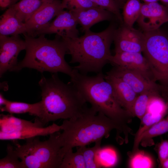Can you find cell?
Segmentation results:
<instances>
[{"label": "cell", "instance_id": "obj_21", "mask_svg": "<svg viewBox=\"0 0 168 168\" xmlns=\"http://www.w3.org/2000/svg\"><path fill=\"white\" fill-rule=\"evenodd\" d=\"M2 112H7L11 114L28 113L38 118L40 120L42 114V105L41 101L33 104L11 101L7 100L3 106L0 107Z\"/></svg>", "mask_w": 168, "mask_h": 168}, {"label": "cell", "instance_id": "obj_23", "mask_svg": "<svg viewBox=\"0 0 168 168\" xmlns=\"http://www.w3.org/2000/svg\"><path fill=\"white\" fill-rule=\"evenodd\" d=\"M142 5L139 0H126L122 15L124 24L129 26H133L138 18Z\"/></svg>", "mask_w": 168, "mask_h": 168}, {"label": "cell", "instance_id": "obj_40", "mask_svg": "<svg viewBox=\"0 0 168 168\" xmlns=\"http://www.w3.org/2000/svg\"><path fill=\"white\" fill-rule=\"evenodd\" d=\"M126 0H117V1L118 2L120 3H124Z\"/></svg>", "mask_w": 168, "mask_h": 168}, {"label": "cell", "instance_id": "obj_32", "mask_svg": "<svg viewBox=\"0 0 168 168\" xmlns=\"http://www.w3.org/2000/svg\"><path fill=\"white\" fill-rule=\"evenodd\" d=\"M62 4L64 9L70 11L98 7L90 0H62Z\"/></svg>", "mask_w": 168, "mask_h": 168}, {"label": "cell", "instance_id": "obj_10", "mask_svg": "<svg viewBox=\"0 0 168 168\" xmlns=\"http://www.w3.org/2000/svg\"><path fill=\"white\" fill-rule=\"evenodd\" d=\"M107 74L128 83L138 95L146 91L158 90L162 86L157 84L153 80L139 71L123 67L114 66Z\"/></svg>", "mask_w": 168, "mask_h": 168}, {"label": "cell", "instance_id": "obj_16", "mask_svg": "<svg viewBox=\"0 0 168 168\" xmlns=\"http://www.w3.org/2000/svg\"><path fill=\"white\" fill-rule=\"evenodd\" d=\"M70 12L84 32L90 30L92 26L97 23L111 20L114 16L115 17L111 12L99 7Z\"/></svg>", "mask_w": 168, "mask_h": 168}, {"label": "cell", "instance_id": "obj_30", "mask_svg": "<svg viewBox=\"0 0 168 168\" xmlns=\"http://www.w3.org/2000/svg\"><path fill=\"white\" fill-rule=\"evenodd\" d=\"M132 168H150L154 166L152 158L142 151H137L131 157L129 163Z\"/></svg>", "mask_w": 168, "mask_h": 168}, {"label": "cell", "instance_id": "obj_19", "mask_svg": "<svg viewBox=\"0 0 168 168\" xmlns=\"http://www.w3.org/2000/svg\"><path fill=\"white\" fill-rule=\"evenodd\" d=\"M53 0H20L10 7L13 8L17 18L24 23L37 12Z\"/></svg>", "mask_w": 168, "mask_h": 168}, {"label": "cell", "instance_id": "obj_4", "mask_svg": "<svg viewBox=\"0 0 168 168\" xmlns=\"http://www.w3.org/2000/svg\"><path fill=\"white\" fill-rule=\"evenodd\" d=\"M26 48L24 58L18 62L11 71H18L23 68L35 69L40 72H62L70 77L73 68L66 62L65 56L67 54L66 45L60 36L49 40L45 35L37 38L23 34Z\"/></svg>", "mask_w": 168, "mask_h": 168}, {"label": "cell", "instance_id": "obj_33", "mask_svg": "<svg viewBox=\"0 0 168 168\" xmlns=\"http://www.w3.org/2000/svg\"><path fill=\"white\" fill-rule=\"evenodd\" d=\"M158 158L160 165L168 158V141L164 140L160 144L158 150Z\"/></svg>", "mask_w": 168, "mask_h": 168}, {"label": "cell", "instance_id": "obj_38", "mask_svg": "<svg viewBox=\"0 0 168 168\" xmlns=\"http://www.w3.org/2000/svg\"><path fill=\"white\" fill-rule=\"evenodd\" d=\"M20 0H11V5L10 6L16 3Z\"/></svg>", "mask_w": 168, "mask_h": 168}, {"label": "cell", "instance_id": "obj_35", "mask_svg": "<svg viewBox=\"0 0 168 168\" xmlns=\"http://www.w3.org/2000/svg\"><path fill=\"white\" fill-rule=\"evenodd\" d=\"M7 100L4 98L2 94L1 93L0 94V107L5 105Z\"/></svg>", "mask_w": 168, "mask_h": 168}, {"label": "cell", "instance_id": "obj_15", "mask_svg": "<svg viewBox=\"0 0 168 168\" xmlns=\"http://www.w3.org/2000/svg\"><path fill=\"white\" fill-rule=\"evenodd\" d=\"M105 77L111 85L120 105L130 115L133 116V106L138 95L129 85L119 78L107 74Z\"/></svg>", "mask_w": 168, "mask_h": 168}, {"label": "cell", "instance_id": "obj_39", "mask_svg": "<svg viewBox=\"0 0 168 168\" xmlns=\"http://www.w3.org/2000/svg\"><path fill=\"white\" fill-rule=\"evenodd\" d=\"M163 3L168 7V0H160Z\"/></svg>", "mask_w": 168, "mask_h": 168}, {"label": "cell", "instance_id": "obj_41", "mask_svg": "<svg viewBox=\"0 0 168 168\" xmlns=\"http://www.w3.org/2000/svg\"><path fill=\"white\" fill-rule=\"evenodd\" d=\"M167 117L168 118V116H167Z\"/></svg>", "mask_w": 168, "mask_h": 168}, {"label": "cell", "instance_id": "obj_2", "mask_svg": "<svg viewBox=\"0 0 168 168\" xmlns=\"http://www.w3.org/2000/svg\"><path fill=\"white\" fill-rule=\"evenodd\" d=\"M116 26L110 24L104 30L96 33L90 30L75 38H63L67 54L71 56L70 63H78L73 68L80 73L101 72L112 55L110 47L114 40Z\"/></svg>", "mask_w": 168, "mask_h": 168}, {"label": "cell", "instance_id": "obj_7", "mask_svg": "<svg viewBox=\"0 0 168 168\" xmlns=\"http://www.w3.org/2000/svg\"><path fill=\"white\" fill-rule=\"evenodd\" d=\"M144 33L142 52L148 62L153 79L168 86V36L159 29Z\"/></svg>", "mask_w": 168, "mask_h": 168}, {"label": "cell", "instance_id": "obj_34", "mask_svg": "<svg viewBox=\"0 0 168 168\" xmlns=\"http://www.w3.org/2000/svg\"><path fill=\"white\" fill-rule=\"evenodd\" d=\"M10 5L11 0H0V6L2 8L9 7Z\"/></svg>", "mask_w": 168, "mask_h": 168}, {"label": "cell", "instance_id": "obj_11", "mask_svg": "<svg viewBox=\"0 0 168 168\" xmlns=\"http://www.w3.org/2000/svg\"><path fill=\"white\" fill-rule=\"evenodd\" d=\"M137 21L144 32L159 29L168 22V7L157 2L142 3Z\"/></svg>", "mask_w": 168, "mask_h": 168}, {"label": "cell", "instance_id": "obj_3", "mask_svg": "<svg viewBox=\"0 0 168 168\" xmlns=\"http://www.w3.org/2000/svg\"><path fill=\"white\" fill-rule=\"evenodd\" d=\"M73 68L71 83L91 105V107L113 120L126 132V123L130 115L119 103L111 85L105 79L102 72L89 76Z\"/></svg>", "mask_w": 168, "mask_h": 168}, {"label": "cell", "instance_id": "obj_36", "mask_svg": "<svg viewBox=\"0 0 168 168\" xmlns=\"http://www.w3.org/2000/svg\"><path fill=\"white\" fill-rule=\"evenodd\" d=\"M162 168H168V158L165 160L161 164Z\"/></svg>", "mask_w": 168, "mask_h": 168}, {"label": "cell", "instance_id": "obj_1", "mask_svg": "<svg viewBox=\"0 0 168 168\" xmlns=\"http://www.w3.org/2000/svg\"><path fill=\"white\" fill-rule=\"evenodd\" d=\"M41 92L42 114L40 120L45 125L59 119H75L89 110L87 102L72 84H66L58 73L47 78L42 76L39 82Z\"/></svg>", "mask_w": 168, "mask_h": 168}, {"label": "cell", "instance_id": "obj_31", "mask_svg": "<svg viewBox=\"0 0 168 168\" xmlns=\"http://www.w3.org/2000/svg\"><path fill=\"white\" fill-rule=\"evenodd\" d=\"M97 6L113 13L122 24L123 23L122 15L120 13V6L116 0H90Z\"/></svg>", "mask_w": 168, "mask_h": 168}, {"label": "cell", "instance_id": "obj_12", "mask_svg": "<svg viewBox=\"0 0 168 168\" xmlns=\"http://www.w3.org/2000/svg\"><path fill=\"white\" fill-rule=\"evenodd\" d=\"M62 2V0H54L37 12L24 23L23 34L35 37L37 32L46 27L64 10Z\"/></svg>", "mask_w": 168, "mask_h": 168}, {"label": "cell", "instance_id": "obj_14", "mask_svg": "<svg viewBox=\"0 0 168 168\" xmlns=\"http://www.w3.org/2000/svg\"><path fill=\"white\" fill-rule=\"evenodd\" d=\"M109 63L114 66L123 67L139 71L154 80L148 62L141 53H115L114 55L111 56Z\"/></svg>", "mask_w": 168, "mask_h": 168}, {"label": "cell", "instance_id": "obj_37", "mask_svg": "<svg viewBox=\"0 0 168 168\" xmlns=\"http://www.w3.org/2000/svg\"><path fill=\"white\" fill-rule=\"evenodd\" d=\"M145 3H149L157 2L159 0H143Z\"/></svg>", "mask_w": 168, "mask_h": 168}, {"label": "cell", "instance_id": "obj_26", "mask_svg": "<svg viewBox=\"0 0 168 168\" xmlns=\"http://www.w3.org/2000/svg\"><path fill=\"white\" fill-rule=\"evenodd\" d=\"M59 168H86L80 147H77L75 152L71 149L66 153Z\"/></svg>", "mask_w": 168, "mask_h": 168}, {"label": "cell", "instance_id": "obj_29", "mask_svg": "<svg viewBox=\"0 0 168 168\" xmlns=\"http://www.w3.org/2000/svg\"><path fill=\"white\" fill-rule=\"evenodd\" d=\"M97 157L101 167H113L116 165L118 160L116 152L110 147L101 148L98 153Z\"/></svg>", "mask_w": 168, "mask_h": 168}, {"label": "cell", "instance_id": "obj_20", "mask_svg": "<svg viewBox=\"0 0 168 168\" xmlns=\"http://www.w3.org/2000/svg\"><path fill=\"white\" fill-rule=\"evenodd\" d=\"M24 23L16 17L10 7L0 16V35L8 36L23 34Z\"/></svg>", "mask_w": 168, "mask_h": 168}, {"label": "cell", "instance_id": "obj_28", "mask_svg": "<svg viewBox=\"0 0 168 168\" xmlns=\"http://www.w3.org/2000/svg\"><path fill=\"white\" fill-rule=\"evenodd\" d=\"M6 152V156L0 160V168H24L22 162L19 160L14 147L8 144Z\"/></svg>", "mask_w": 168, "mask_h": 168}, {"label": "cell", "instance_id": "obj_8", "mask_svg": "<svg viewBox=\"0 0 168 168\" xmlns=\"http://www.w3.org/2000/svg\"><path fill=\"white\" fill-rule=\"evenodd\" d=\"M26 42L19 35L11 36L0 35V77L11 71L18 63L20 53L25 50Z\"/></svg>", "mask_w": 168, "mask_h": 168}, {"label": "cell", "instance_id": "obj_22", "mask_svg": "<svg viewBox=\"0 0 168 168\" xmlns=\"http://www.w3.org/2000/svg\"><path fill=\"white\" fill-rule=\"evenodd\" d=\"M164 87L162 85L158 90L146 91L138 95L133 106V116L141 119L147 112V105L151 98L160 93Z\"/></svg>", "mask_w": 168, "mask_h": 168}, {"label": "cell", "instance_id": "obj_6", "mask_svg": "<svg viewBox=\"0 0 168 168\" xmlns=\"http://www.w3.org/2000/svg\"><path fill=\"white\" fill-rule=\"evenodd\" d=\"M59 132L51 134L45 141L37 136L26 139L23 145L15 142V151L24 168H59L63 156Z\"/></svg>", "mask_w": 168, "mask_h": 168}, {"label": "cell", "instance_id": "obj_27", "mask_svg": "<svg viewBox=\"0 0 168 168\" xmlns=\"http://www.w3.org/2000/svg\"><path fill=\"white\" fill-rule=\"evenodd\" d=\"M102 139L95 142L92 147L86 146L80 147L81 148L85 163L86 168H98L101 167L97 159V154L101 148Z\"/></svg>", "mask_w": 168, "mask_h": 168}, {"label": "cell", "instance_id": "obj_18", "mask_svg": "<svg viewBox=\"0 0 168 168\" xmlns=\"http://www.w3.org/2000/svg\"><path fill=\"white\" fill-rule=\"evenodd\" d=\"M44 125L36 117L35 122L16 118L11 114H1L0 131L11 133L33 127H44Z\"/></svg>", "mask_w": 168, "mask_h": 168}, {"label": "cell", "instance_id": "obj_5", "mask_svg": "<svg viewBox=\"0 0 168 168\" xmlns=\"http://www.w3.org/2000/svg\"><path fill=\"white\" fill-rule=\"evenodd\" d=\"M61 126L63 132H59V138L63 156L73 147L86 146L108 137L113 129H116L119 132L123 131L115 122L91 107L80 117L64 119Z\"/></svg>", "mask_w": 168, "mask_h": 168}, {"label": "cell", "instance_id": "obj_17", "mask_svg": "<svg viewBox=\"0 0 168 168\" xmlns=\"http://www.w3.org/2000/svg\"><path fill=\"white\" fill-rule=\"evenodd\" d=\"M61 130V125L54 123L47 127H33L11 133L0 131V140L26 139L40 136H45Z\"/></svg>", "mask_w": 168, "mask_h": 168}, {"label": "cell", "instance_id": "obj_9", "mask_svg": "<svg viewBox=\"0 0 168 168\" xmlns=\"http://www.w3.org/2000/svg\"><path fill=\"white\" fill-rule=\"evenodd\" d=\"M145 39L144 33L122 24L116 29L113 41L115 52H142Z\"/></svg>", "mask_w": 168, "mask_h": 168}, {"label": "cell", "instance_id": "obj_25", "mask_svg": "<svg viewBox=\"0 0 168 168\" xmlns=\"http://www.w3.org/2000/svg\"><path fill=\"white\" fill-rule=\"evenodd\" d=\"M164 116L156 115L147 112L142 118L139 130L134 138L133 150L134 152L138 151L140 143L141 138L143 133L152 125L162 119Z\"/></svg>", "mask_w": 168, "mask_h": 168}, {"label": "cell", "instance_id": "obj_13", "mask_svg": "<svg viewBox=\"0 0 168 168\" xmlns=\"http://www.w3.org/2000/svg\"><path fill=\"white\" fill-rule=\"evenodd\" d=\"M46 27L37 32L35 37L41 34H55L62 38L79 37V31L77 27L78 23L71 12L63 10Z\"/></svg>", "mask_w": 168, "mask_h": 168}, {"label": "cell", "instance_id": "obj_24", "mask_svg": "<svg viewBox=\"0 0 168 168\" xmlns=\"http://www.w3.org/2000/svg\"><path fill=\"white\" fill-rule=\"evenodd\" d=\"M168 132V118L162 119L147 130L142 136L140 143L144 146L152 144V138Z\"/></svg>", "mask_w": 168, "mask_h": 168}]
</instances>
